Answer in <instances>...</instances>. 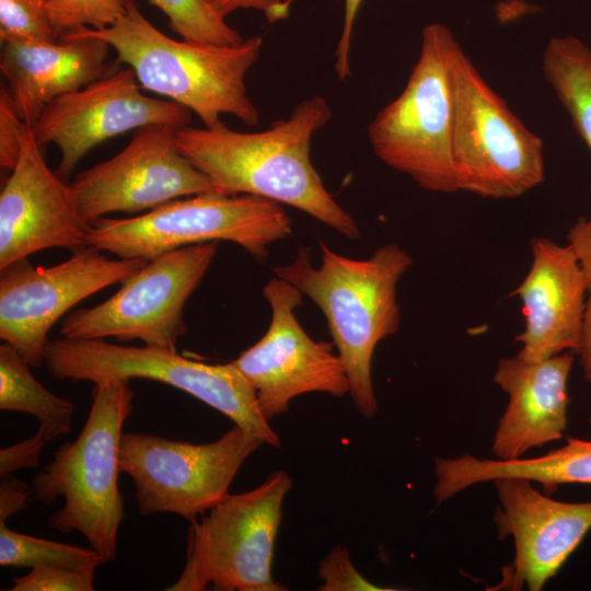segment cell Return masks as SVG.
<instances>
[{
    "label": "cell",
    "mask_w": 591,
    "mask_h": 591,
    "mask_svg": "<svg viewBox=\"0 0 591 591\" xmlns=\"http://www.w3.org/2000/svg\"><path fill=\"white\" fill-rule=\"evenodd\" d=\"M96 567L38 566L13 578L10 591H93Z\"/></svg>",
    "instance_id": "83f0119b"
},
{
    "label": "cell",
    "mask_w": 591,
    "mask_h": 591,
    "mask_svg": "<svg viewBox=\"0 0 591 591\" xmlns=\"http://www.w3.org/2000/svg\"><path fill=\"white\" fill-rule=\"evenodd\" d=\"M318 577L323 584L322 591H383L393 590L381 588L361 576L354 567L349 553L345 547L337 546L320 561Z\"/></svg>",
    "instance_id": "f546056e"
},
{
    "label": "cell",
    "mask_w": 591,
    "mask_h": 591,
    "mask_svg": "<svg viewBox=\"0 0 591 591\" xmlns=\"http://www.w3.org/2000/svg\"><path fill=\"white\" fill-rule=\"evenodd\" d=\"M219 242L184 246L149 259L106 301L65 315L60 335L70 339H138L176 350L187 333L184 305L211 265Z\"/></svg>",
    "instance_id": "8fae6325"
},
{
    "label": "cell",
    "mask_w": 591,
    "mask_h": 591,
    "mask_svg": "<svg viewBox=\"0 0 591 591\" xmlns=\"http://www.w3.org/2000/svg\"><path fill=\"white\" fill-rule=\"evenodd\" d=\"M44 364L57 380L148 379L176 387L227 416L264 443L280 440L258 405L250 381L234 366L209 364L160 347L116 345L105 339H48Z\"/></svg>",
    "instance_id": "ba28073f"
},
{
    "label": "cell",
    "mask_w": 591,
    "mask_h": 591,
    "mask_svg": "<svg viewBox=\"0 0 591 591\" xmlns=\"http://www.w3.org/2000/svg\"><path fill=\"white\" fill-rule=\"evenodd\" d=\"M222 16L227 18L237 10H256L262 12L269 23L285 20L289 16L291 3L294 0H207Z\"/></svg>",
    "instance_id": "d6a6232c"
},
{
    "label": "cell",
    "mask_w": 591,
    "mask_h": 591,
    "mask_svg": "<svg viewBox=\"0 0 591 591\" xmlns=\"http://www.w3.org/2000/svg\"><path fill=\"white\" fill-rule=\"evenodd\" d=\"M129 381L94 384L80 434L55 451L54 460L31 483L35 500L46 506L58 497L65 500L48 518V526L63 534L79 532L106 563L116 558L125 519L118 475L123 426L132 412Z\"/></svg>",
    "instance_id": "277c9868"
},
{
    "label": "cell",
    "mask_w": 591,
    "mask_h": 591,
    "mask_svg": "<svg viewBox=\"0 0 591 591\" xmlns=\"http://www.w3.org/2000/svg\"><path fill=\"white\" fill-rule=\"evenodd\" d=\"M105 559L93 548L86 549L11 530L0 522L1 567L34 568L56 566L70 569L99 567Z\"/></svg>",
    "instance_id": "603a6c76"
},
{
    "label": "cell",
    "mask_w": 591,
    "mask_h": 591,
    "mask_svg": "<svg viewBox=\"0 0 591 591\" xmlns=\"http://www.w3.org/2000/svg\"><path fill=\"white\" fill-rule=\"evenodd\" d=\"M460 44L443 24L422 28L418 59L402 93L367 128L374 155L425 190L457 192L451 63Z\"/></svg>",
    "instance_id": "5b68a950"
},
{
    "label": "cell",
    "mask_w": 591,
    "mask_h": 591,
    "mask_svg": "<svg viewBox=\"0 0 591 591\" xmlns=\"http://www.w3.org/2000/svg\"><path fill=\"white\" fill-rule=\"evenodd\" d=\"M567 241L575 251L586 277V308L578 355L583 376L588 382H591V216L577 220L569 229Z\"/></svg>",
    "instance_id": "f1b7e54d"
},
{
    "label": "cell",
    "mask_w": 591,
    "mask_h": 591,
    "mask_svg": "<svg viewBox=\"0 0 591 591\" xmlns=\"http://www.w3.org/2000/svg\"><path fill=\"white\" fill-rule=\"evenodd\" d=\"M46 440L37 432L32 438L0 450V475L9 476L11 473L27 467H38L40 453Z\"/></svg>",
    "instance_id": "1f68e13d"
},
{
    "label": "cell",
    "mask_w": 591,
    "mask_h": 591,
    "mask_svg": "<svg viewBox=\"0 0 591 591\" xmlns=\"http://www.w3.org/2000/svg\"><path fill=\"white\" fill-rule=\"evenodd\" d=\"M263 294L271 309L269 327L232 362L253 385L264 416L270 420L286 413L291 399L302 394H349L340 358L328 343L313 340L297 320L296 309L303 293L274 277L264 286Z\"/></svg>",
    "instance_id": "5bb4252c"
},
{
    "label": "cell",
    "mask_w": 591,
    "mask_h": 591,
    "mask_svg": "<svg viewBox=\"0 0 591 591\" xmlns=\"http://www.w3.org/2000/svg\"><path fill=\"white\" fill-rule=\"evenodd\" d=\"M292 487L287 472L271 473L258 487L223 501L190 523L182 573L165 590L281 591L271 563L282 515Z\"/></svg>",
    "instance_id": "9c48e42d"
},
{
    "label": "cell",
    "mask_w": 591,
    "mask_h": 591,
    "mask_svg": "<svg viewBox=\"0 0 591 591\" xmlns=\"http://www.w3.org/2000/svg\"><path fill=\"white\" fill-rule=\"evenodd\" d=\"M30 368L13 346H0V409L33 415L50 442L70 432L74 405L46 390Z\"/></svg>",
    "instance_id": "44dd1931"
},
{
    "label": "cell",
    "mask_w": 591,
    "mask_h": 591,
    "mask_svg": "<svg viewBox=\"0 0 591 591\" xmlns=\"http://www.w3.org/2000/svg\"><path fill=\"white\" fill-rule=\"evenodd\" d=\"M572 364L569 352L541 360L517 354L498 361L494 381L508 395V404L493 439L497 460L523 457L529 450L564 437Z\"/></svg>",
    "instance_id": "d6986e66"
},
{
    "label": "cell",
    "mask_w": 591,
    "mask_h": 591,
    "mask_svg": "<svg viewBox=\"0 0 591 591\" xmlns=\"http://www.w3.org/2000/svg\"><path fill=\"white\" fill-rule=\"evenodd\" d=\"M40 149L25 125L20 157L0 193V268L46 248L86 246L90 224Z\"/></svg>",
    "instance_id": "e0dca14e"
},
{
    "label": "cell",
    "mask_w": 591,
    "mask_h": 591,
    "mask_svg": "<svg viewBox=\"0 0 591 591\" xmlns=\"http://www.w3.org/2000/svg\"><path fill=\"white\" fill-rule=\"evenodd\" d=\"M126 67L50 102L31 127L40 148L60 151L57 174L68 179L80 160L107 139L148 125L189 126L192 112L171 101L141 93Z\"/></svg>",
    "instance_id": "9a60e30c"
},
{
    "label": "cell",
    "mask_w": 591,
    "mask_h": 591,
    "mask_svg": "<svg viewBox=\"0 0 591 591\" xmlns=\"http://www.w3.org/2000/svg\"><path fill=\"white\" fill-rule=\"evenodd\" d=\"M589 422L591 424V414H590V417H589Z\"/></svg>",
    "instance_id": "d590c367"
},
{
    "label": "cell",
    "mask_w": 591,
    "mask_h": 591,
    "mask_svg": "<svg viewBox=\"0 0 591 591\" xmlns=\"http://www.w3.org/2000/svg\"><path fill=\"white\" fill-rule=\"evenodd\" d=\"M170 125L134 130L128 144L69 184L82 218L91 224L113 212L152 210L177 198L216 192L181 151Z\"/></svg>",
    "instance_id": "4fadbf2b"
},
{
    "label": "cell",
    "mask_w": 591,
    "mask_h": 591,
    "mask_svg": "<svg viewBox=\"0 0 591 591\" xmlns=\"http://www.w3.org/2000/svg\"><path fill=\"white\" fill-rule=\"evenodd\" d=\"M331 119L327 101L314 95L262 131L241 132L221 121L178 128L175 137L181 151L216 192L255 195L291 206L355 240L360 235L356 220L326 189L311 160L312 138Z\"/></svg>",
    "instance_id": "6da1fadb"
},
{
    "label": "cell",
    "mask_w": 591,
    "mask_h": 591,
    "mask_svg": "<svg viewBox=\"0 0 591 591\" xmlns=\"http://www.w3.org/2000/svg\"><path fill=\"white\" fill-rule=\"evenodd\" d=\"M362 2L363 0H344L343 28L335 50V71L340 81H345L351 76V37Z\"/></svg>",
    "instance_id": "836d02e7"
},
{
    "label": "cell",
    "mask_w": 591,
    "mask_h": 591,
    "mask_svg": "<svg viewBox=\"0 0 591 591\" xmlns=\"http://www.w3.org/2000/svg\"><path fill=\"white\" fill-rule=\"evenodd\" d=\"M34 499L32 487L18 478L4 476L0 483V522L25 509Z\"/></svg>",
    "instance_id": "e575fe53"
},
{
    "label": "cell",
    "mask_w": 591,
    "mask_h": 591,
    "mask_svg": "<svg viewBox=\"0 0 591 591\" xmlns=\"http://www.w3.org/2000/svg\"><path fill=\"white\" fill-rule=\"evenodd\" d=\"M291 233L282 205L255 195L208 192L182 197L129 218L90 224L86 245L120 258L152 259L207 242L229 241L263 262L268 247Z\"/></svg>",
    "instance_id": "8992f818"
},
{
    "label": "cell",
    "mask_w": 591,
    "mask_h": 591,
    "mask_svg": "<svg viewBox=\"0 0 591 591\" xmlns=\"http://www.w3.org/2000/svg\"><path fill=\"white\" fill-rule=\"evenodd\" d=\"M542 475L552 486L591 485V441L568 438L561 448L545 453Z\"/></svg>",
    "instance_id": "4316f807"
},
{
    "label": "cell",
    "mask_w": 591,
    "mask_h": 591,
    "mask_svg": "<svg viewBox=\"0 0 591 591\" xmlns=\"http://www.w3.org/2000/svg\"><path fill=\"white\" fill-rule=\"evenodd\" d=\"M263 444L236 425L202 444L125 432L119 466L132 479L140 515L174 513L193 523L230 495L240 467Z\"/></svg>",
    "instance_id": "30bf717a"
},
{
    "label": "cell",
    "mask_w": 591,
    "mask_h": 591,
    "mask_svg": "<svg viewBox=\"0 0 591 591\" xmlns=\"http://www.w3.org/2000/svg\"><path fill=\"white\" fill-rule=\"evenodd\" d=\"M318 246V267L311 263L309 248L301 247L291 263L273 267V273L296 286L323 312L348 378L352 403L370 419L378 412L371 373L373 354L381 340L399 329L396 286L413 259L396 243L379 247L367 259L337 254L322 240Z\"/></svg>",
    "instance_id": "7a4b0ae2"
},
{
    "label": "cell",
    "mask_w": 591,
    "mask_h": 591,
    "mask_svg": "<svg viewBox=\"0 0 591 591\" xmlns=\"http://www.w3.org/2000/svg\"><path fill=\"white\" fill-rule=\"evenodd\" d=\"M86 245L55 266H34L27 258L0 268V338L31 368L44 364L53 325L68 311L141 269L142 258L111 259Z\"/></svg>",
    "instance_id": "7c38bea8"
},
{
    "label": "cell",
    "mask_w": 591,
    "mask_h": 591,
    "mask_svg": "<svg viewBox=\"0 0 591 591\" xmlns=\"http://www.w3.org/2000/svg\"><path fill=\"white\" fill-rule=\"evenodd\" d=\"M25 124L18 115L9 90L0 92V165L12 171L20 157Z\"/></svg>",
    "instance_id": "4dcf8cb0"
},
{
    "label": "cell",
    "mask_w": 591,
    "mask_h": 591,
    "mask_svg": "<svg viewBox=\"0 0 591 591\" xmlns=\"http://www.w3.org/2000/svg\"><path fill=\"white\" fill-rule=\"evenodd\" d=\"M542 71L591 151V49L572 36L551 37Z\"/></svg>",
    "instance_id": "7402d4cb"
},
{
    "label": "cell",
    "mask_w": 591,
    "mask_h": 591,
    "mask_svg": "<svg viewBox=\"0 0 591 591\" xmlns=\"http://www.w3.org/2000/svg\"><path fill=\"white\" fill-rule=\"evenodd\" d=\"M109 45L81 31L48 43H1L0 71L13 106L32 127L57 97L105 76Z\"/></svg>",
    "instance_id": "ffe728a7"
},
{
    "label": "cell",
    "mask_w": 591,
    "mask_h": 591,
    "mask_svg": "<svg viewBox=\"0 0 591 591\" xmlns=\"http://www.w3.org/2000/svg\"><path fill=\"white\" fill-rule=\"evenodd\" d=\"M44 5L59 37L84 28H107L125 12V0H44Z\"/></svg>",
    "instance_id": "d4e9b609"
},
{
    "label": "cell",
    "mask_w": 591,
    "mask_h": 591,
    "mask_svg": "<svg viewBox=\"0 0 591 591\" xmlns=\"http://www.w3.org/2000/svg\"><path fill=\"white\" fill-rule=\"evenodd\" d=\"M532 262L513 294L521 301L524 327L515 336L518 355L546 359L567 350L578 354L586 308V277L572 247L536 236Z\"/></svg>",
    "instance_id": "ac0fdd59"
},
{
    "label": "cell",
    "mask_w": 591,
    "mask_h": 591,
    "mask_svg": "<svg viewBox=\"0 0 591 591\" xmlns=\"http://www.w3.org/2000/svg\"><path fill=\"white\" fill-rule=\"evenodd\" d=\"M81 32L105 40L117 61L132 69L141 89L186 107L206 127L221 123L223 114L247 126L258 124L245 77L259 58L260 36L236 46L176 40L157 28L135 0H125V12L112 26Z\"/></svg>",
    "instance_id": "3957f363"
},
{
    "label": "cell",
    "mask_w": 591,
    "mask_h": 591,
    "mask_svg": "<svg viewBox=\"0 0 591 591\" xmlns=\"http://www.w3.org/2000/svg\"><path fill=\"white\" fill-rule=\"evenodd\" d=\"M169 19V25L182 39L236 46L244 42L207 0H150Z\"/></svg>",
    "instance_id": "cb8c5ba5"
},
{
    "label": "cell",
    "mask_w": 591,
    "mask_h": 591,
    "mask_svg": "<svg viewBox=\"0 0 591 591\" xmlns=\"http://www.w3.org/2000/svg\"><path fill=\"white\" fill-rule=\"evenodd\" d=\"M457 192L517 198L545 177L543 142L489 86L459 45L451 63Z\"/></svg>",
    "instance_id": "52a82bcc"
},
{
    "label": "cell",
    "mask_w": 591,
    "mask_h": 591,
    "mask_svg": "<svg viewBox=\"0 0 591 591\" xmlns=\"http://www.w3.org/2000/svg\"><path fill=\"white\" fill-rule=\"evenodd\" d=\"M493 483L500 502L494 515L498 536L514 544L513 560L496 589L540 591L591 530V501L553 499L524 478Z\"/></svg>",
    "instance_id": "2e32d148"
},
{
    "label": "cell",
    "mask_w": 591,
    "mask_h": 591,
    "mask_svg": "<svg viewBox=\"0 0 591 591\" xmlns=\"http://www.w3.org/2000/svg\"><path fill=\"white\" fill-rule=\"evenodd\" d=\"M1 43H48L59 39L44 0H0Z\"/></svg>",
    "instance_id": "484cf974"
}]
</instances>
